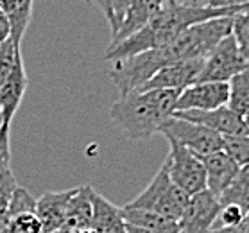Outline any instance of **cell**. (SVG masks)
Segmentation results:
<instances>
[{
	"label": "cell",
	"mask_w": 249,
	"mask_h": 233,
	"mask_svg": "<svg viewBox=\"0 0 249 233\" xmlns=\"http://www.w3.org/2000/svg\"><path fill=\"white\" fill-rule=\"evenodd\" d=\"M163 2H176V0H163Z\"/></svg>",
	"instance_id": "37"
},
{
	"label": "cell",
	"mask_w": 249,
	"mask_h": 233,
	"mask_svg": "<svg viewBox=\"0 0 249 233\" xmlns=\"http://www.w3.org/2000/svg\"><path fill=\"white\" fill-rule=\"evenodd\" d=\"M93 215V187L81 185L75 187L74 196L67 206V215L59 233H74L83 228H90Z\"/></svg>",
	"instance_id": "15"
},
{
	"label": "cell",
	"mask_w": 249,
	"mask_h": 233,
	"mask_svg": "<svg viewBox=\"0 0 249 233\" xmlns=\"http://www.w3.org/2000/svg\"><path fill=\"white\" fill-rule=\"evenodd\" d=\"M174 117L190 120L203 124L210 129L217 131L222 137H242L249 135V129L244 122L242 115L235 113L230 106H221L215 109H183V111H174Z\"/></svg>",
	"instance_id": "9"
},
{
	"label": "cell",
	"mask_w": 249,
	"mask_h": 233,
	"mask_svg": "<svg viewBox=\"0 0 249 233\" xmlns=\"http://www.w3.org/2000/svg\"><path fill=\"white\" fill-rule=\"evenodd\" d=\"M163 0H131L125 7L122 18H120L119 27L111 35L109 45L129 38L131 35H135L136 31H140L143 25H147L153 20L154 15L163 7Z\"/></svg>",
	"instance_id": "12"
},
{
	"label": "cell",
	"mask_w": 249,
	"mask_h": 233,
	"mask_svg": "<svg viewBox=\"0 0 249 233\" xmlns=\"http://www.w3.org/2000/svg\"><path fill=\"white\" fill-rule=\"evenodd\" d=\"M160 133L167 140H176L199 156L215 153L219 149H224L226 145L224 137L219 135L217 131L210 129L203 124H197V122L174 117V115L161 125Z\"/></svg>",
	"instance_id": "6"
},
{
	"label": "cell",
	"mask_w": 249,
	"mask_h": 233,
	"mask_svg": "<svg viewBox=\"0 0 249 233\" xmlns=\"http://www.w3.org/2000/svg\"><path fill=\"white\" fill-rule=\"evenodd\" d=\"M187 192H183L169 176V167L163 161L161 169L151 179L147 188L138 194L133 201H129L125 208H140V210L158 212L174 221H179L188 203Z\"/></svg>",
	"instance_id": "4"
},
{
	"label": "cell",
	"mask_w": 249,
	"mask_h": 233,
	"mask_svg": "<svg viewBox=\"0 0 249 233\" xmlns=\"http://www.w3.org/2000/svg\"><path fill=\"white\" fill-rule=\"evenodd\" d=\"M248 212L240 208L238 205H221V212H219V219L215 226H222V228H233L237 226L238 222L242 221L244 215H246ZM213 226V228H215Z\"/></svg>",
	"instance_id": "24"
},
{
	"label": "cell",
	"mask_w": 249,
	"mask_h": 233,
	"mask_svg": "<svg viewBox=\"0 0 249 233\" xmlns=\"http://www.w3.org/2000/svg\"><path fill=\"white\" fill-rule=\"evenodd\" d=\"M233 29V17H219L210 18L204 22L194 23L187 27L183 33L176 36L174 40L147 51L149 59L153 67L158 72L165 65L183 59H194V57H206L213 47L224 38L231 35Z\"/></svg>",
	"instance_id": "3"
},
{
	"label": "cell",
	"mask_w": 249,
	"mask_h": 233,
	"mask_svg": "<svg viewBox=\"0 0 249 233\" xmlns=\"http://www.w3.org/2000/svg\"><path fill=\"white\" fill-rule=\"evenodd\" d=\"M7 233H45L36 210H9Z\"/></svg>",
	"instance_id": "20"
},
{
	"label": "cell",
	"mask_w": 249,
	"mask_h": 233,
	"mask_svg": "<svg viewBox=\"0 0 249 233\" xmlns=\"http://www.w3.org/2000/svg\"><path fill=\"white\" fill-rule=\"evenodd\" d=\"M131 0H111V4H113V23H111V35H113L117 27H119L120 23V18L124 15L125 7L129 4Z\"/></svg>",
	"instance_id": "27"
},
{
	"label": "cell",
	"mask_w": 249,
	"mask_h": 233,
	"mask_svg": "<svg viewBox=\"0 0 249 233\" xmlns=\"http://www.w3.org/2000/svg\"><path fill=\"white\" fill-rule=\"evenodd\" d=\"M221 203L213 192L201 190L188 197V203L185 206L179 228L181 233H210L213 230L219 219Z\"/></svg>",
	"instance_id": "8"
},
{
	"label": "cell",
	"mask_w": 249,
	"mask_h": 233,
	"mask_svg": "<svg viewBox=\"0 0 249 233\" xmlns=\"http://www.w3.org/2000/svg\"><path fill=\"white\" fill-rule=\"evenodd\" d=\"M233 36L237 40L240 51H242L244 57L249 61V4L248 9L233 15Z\"/></svg>",
	"instance_id": "22"
},
{
	"label": "cell",
	"mask_w": 249,
	"mask_h": 233,
	"mask_svg": "<svg viewBox=\"0 0 249 233\" xmlns=\"http://www.w3.org/2000/svg\"><path fill=\"white\" fill-rule=\"evenodd\" d=\"M18 188L17 178L13 174L11 169L0 174V222L9 221V206L15 190Z\"/></svg>",
	"instance_id": "21"
},
{
	"label": "cell",
	"mask_w": 249,
	"mask_h": 233,
	"mask_svg": "<svg viewBox=\"0 0 249 233\" xmlns=\"http://www.w3.org/2000/svg\"><path fill=\"white\" fill-rule=\"evenodd\" d=\"M210 233H249V212L244 215V219L238 222L237 226H233V228L215 226Z\"/></svg>",
	"instance_id": "26"
},
{
	"label": "cell",
	"mask_w": 249,
	"mask_h": 233,
	"mask_svg": "<svg viewBox=\"0 0 249 233\" xmlns=\"http://www.w3.org/2000/svg\"><path fill=\"white\" fill-rule=\"evenodd\" d=\"M176 2L188 7H210L212 4V0H176Z\"/></svg>",
	"instance_id": "31"
},
{
	"label": "cell",
	"mask_w": 249,
	"mask_h": 233,
	"mask_svg": "<svg viewBox=\"0 0 249 233\" xmlns=\"http://www.w3.org/2000/svg\"><path fill=\"white\" fill-rule=\"evenodd\" d=\"M169 145L170 151L165 158V163L169 167L170 179L188 196L206 190L208 187L203 158L176 140H169Z\"/></svg>",
	"instance_id": "5"
},
{
	"label": "cell",
	"mask_w": 249,
	"mask_h": 233,
	"mask_svg": "<svg viewBox=\"0 0 249 233\" xmlns=\"http://www.w3.org/2000/svg\"><path fill=\"white\" fill-rule=\"evenodd\" d=\"M206 169V187L219 197L224 188L233 181L242 165L228 153L226 149H219L215 153L201 156Z\"/></svg>",
	"instance_id": "13"
},
{
	"label": "cell",
	"mask_w": 249,
	"mask_h": 233,
	"mask_svg": "<svg viewBox=\"0 0 249 233\" xmlns=\"http://www.w3.org/2000/svg\"><path fill=\"white\" fill-rule=\"evenodd\" d=\"M86 2H91V0H86Z\"/></svg>",
	"instance_id": "38"
},
{
	"label": "cell",
	"mask_w": 249,
	"mask_h": 233,
	"mask_svg": "<svg viewBox=\"0 0 249 233\" xmlns=\"http://www.w3.org/2000/svg\"><path fill=\"white\" fill-rule=\"evenodd\" d=\"M57 233H59V232H57Z\"/></svg>",
	"instance_id": "39"
},
{
	"label": "cell",
	"mask_w": 249,
	"mask_h": 233,
	"mask_svg": "<svg viewBox=\"0 0 249 233\" xmlns=\"http://www.w3.org/2000/svg\"><path fill=\"white\" fill-rule=\"evenodd\" d=\"M4 125V117H2V111H0V127Z\"/></svg>",
	"instance_id": "35"
},
{
	"label": "cell",
	"mask_w": 249,
	"mask_h": 233,
	"mask_svg": "<svg viewBox=\"0 0 249 233\" xmlns=\"http://www.w3.org/2000/svg\"><path fill=\"white\" fill-rule=\"evenodd\" d=\"M74 233H95L91 228H83V230H77V232H74Z\"/></svg>",
	"instance_id": "33"
},
{
	"label": "cell",
	"mask_w": 249,
	"mask_h": 233,
	"mask_svg": "<svg viewBox=\"0 0 249 233\" xmlns=\"http://www.w3.org/2000/svg\"><path fill=\"white\" fill-rule=\"evenodd\" d=\"M244 9H248V4H238V6L230 7H188L179 2H165L163 7L154 15L147 25H143L140 31H136L129 38L109 45L106 49L104 59L115 61V59H122V57L151 51V49H158V47L172 41L179 33H183L194 23L204 22L210 18L233 17Z\"/></svg>",
	"instance_id": "1"
},
{
	"label": "cell",
	"mask_w": 249,
	"mask_h": 233,
	"mask_svg": "<svg viewBox=\"0 0 249 233\" xmlns=\"http://www.w3.org/2000/svg\"><path fill=\"white\" fill-rule=\"evenodd\" d=\"M90 228L95 233H129L122 208L109 203L108 199L93 190V215Z\"/></svg>",
	"instance_id": "16"
},
{
	"label": "cell",
	"mask_w": 249,
	"mask_h": 233,
	"mask_svg": "<svg viewBox=\"0 0 249 233\" xmlns=\"http://www.w3.org/2000/svg\"><path fill=\"white\" fill-rule=\"evenodd\" d=\"M18 4L20 0H0V13H4L9 18L18 9Z\"/></svg>",
	"instance_id": "30"
},
{
	"label": "cell",
	"mask_w": 249,
	"mask_h": 233,
	"mask_svg": "<svg viewBox=\"0 0 249 233\" xmlns=\"http://www.w3.org/2000/svg\"><path fill=\"white\" fill-rule=\"evenodd\" d=\"M230 83V101L228 106L238 115H246L249 111V69L240 74L233 75Z\"/></svg>",
	"instance_id": "19"
},
{
	"label": "cell",
	"mask_w": 249,
	"mask_h": 233,
	"mask_svg": "<svg viewBox=\"0 0 249 233\" xmlns=\"http://www.w3.org/2000/svg\"><path fill=\"white\" fill-rule=\"evenodd\" d=\"M244 122H246V125H248V129H249V111L244 115Z\"/></svg>",
	"instance_id": "34"
},
{
	"label": "cell",
	"mask_w": 249,
	"mask_h": 233,
	"mask_svg": "<svg viewBox=\"0 0 249 233\" xmlns=\"http://www.w3.org/2000/svg\"><path fill=\"white\" fill-rule=\"evenodd\" d=\"M11 125L0 127V174L11 169Z\"/></svg>",
	"instance_id": "25"
},
{
	"label": "cell",
	"mask_w": 249,
	"mask_h": 233,
	"mask_svg": "<svg viewBox=\"0 0 249 233\" xmlns=\"http://www.w3.org/2000/svg\"><path fill=\"white\" fill-rule=\"evenodd\" d=\"M75 188L59 190V192H45L36 199V214L40 217L41 226L45 233H57L61 230L67 206L70 197L74 196Z\"/></svg>",
	"instance_id": "14"
},
{
	"label": "cell",
	"mask_w": 249,
	"mask_h": 233,
	"mask_svg": "<svg viewBox=\"0 0 249 233\" xmlns=\"http://www.w3.org/2000/svg\"><path fill=\"white\" fill-rule=\"evenodd\" d=\"M127 224L143 228L151 233H181L179 221H174L167 215H161L158 212L151 210H140V208H122Z\"/></svg>",
	"instance_id": "17"
},
{
	"label": "cell",
	"mask_w": 249,
	"mask_h": 233,
	"mask_svg": "<svg viewBox=\"0 0 249 233\" xmlns=\"http://www.w3.org/2000/svg\"><path fill=\"white\" fill-rule=\"evenodd\" d=\"M249 69V61L244 57L235 36L228 35L206 54L199 81H228L233 75Z\"/></svg>",
	"instance_id": "7"
},
{
	"label": "cell",
	"mask_w": 249,
	"mask_h": 233,
	"mask_svg": "<svg viewBox=\"0 0 249 233\" xmlns=\"http://www.w3.org/2000/svg\"><path fill=\"white\" fill-rule=\"evenodd\" d=\"M226 149L228 153L231 154L233 158L237 160L240 165L249 163V135H242V137H226Z\"/></svg>",
	"instance_id": "23"
},
{
	"label": "cell",
	"mask_w": 249,
	"mask_h": 233,
	"mask_svg": "<svg viewBox=\"0 0 249 233\" xmlns=\"http://www.w3.org/2000/svg\"><path fill=\"white\" fill-rule=\"evenodd\" d=\"M237 4H249V0H237Z\"/></svg>",
	"instance_id": "36"
},
{
	"label": "cell",
	"mask_w": 249,
	"mask_h": 233,
	"mask_svg": "<svg viewBox=\"0 0 249 233\" xmlns=\"http://www.w3.org/2000/svg\"><path fill=\"white\" fill-rule=\"evenodd\" d=\"M91 2H95L97 6H99V9L104 13L106 20L111 25L113 23V4H111V0H91Z\"/></svg>",
	"instance_id": "29"
},
{
	"label": "cell",
	"mask_w": 249,
	"mask_h": 233,
	"mask_svg": "<svg viewBox=\"0 0 249 233\" xmlns=\"http://www.w3.org/2000/svg\"><path fill=\"white\" fill-rule=\"evenodd\" d=\"M127 232L129 233H151V232H147V230H143V228L133 226V224H127Z\"/></svg>",
	"instance_id": "32"
},
{
	"label": "cell",
	"mask_w": 249,
	"mask_h": 233,
	"mask_svg": "<svg viewBox=\"0 0 249 233\" xmlns=\"http://www.w3.org/2000/svg\"><path fill=\"white\" fill-rule=\"evenodd\" d=\"M230 101V83L224 81H197L181 90L176 111L183 109H215Z\"/></svg>",
	"instance_id": "10"
},
{
	"label": "cell",
	"mask_w": 249,
	"mask_h": 233,
	"mask_svg": "<svg viewBox=\"0 0 249 233\" xmlns=\"http://www.w3.org/2000/svg\"><path fill=\"white\" fill-rule=\"evenodd\" d=\"M204 57L183 59L160 69L151 79L142 86L140 90H154V88H170V90H185L187 86L194 85L201 79Z\"/></svg>",
	"instance_id": "11"
},
{
	"label": "cell",
	"mask_w": 249,
	"mask_h": 233,
	"mask_svg": "<svg viewBox=\"0 0 249 233\" xmlns=\"http://www.w3.org/2000/svg\"><path fill=\"white\" fill-rule=\"evenodd\" d=\"M179 93L170 88L129 91L111 104L109 117L129 140H145L174 115Z\"/></svg>",
	"instance_id": "2"
},
{
	"label": "cell",
	"mask_w": 249,
	"mask_h": 233,
	"mask_svg": "<svg viewBox=\"0 0 249 233\" xmlns=\"http://www.w3.org/2000/svg\"><path fill=\"white\" fill-rule=\"evenodd\" d=\"M221 205H238L249 212V163L242 165L233 181L219 196Z\"/></svg>",
	"instance_id": "18"
},
{
	"label": "cell",
	"mask_w": 249,
	"mask_h": 233,
	"mask_svg": "<svg viewBox=\"0 0 249 233\" xmlns=\"http://www.w3.org/2000/svg\"><path fill=\"white\" fill-rule=\"evenodd\" d=\"M11 38V23H9V18L0 13V45L4 43L6 40Z\"/></svg>",
	"instance_id": "28"
}]
</instances>
